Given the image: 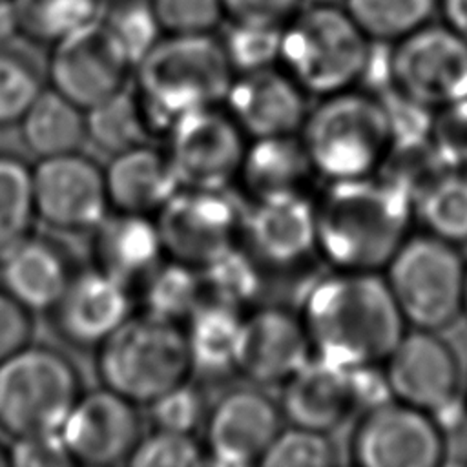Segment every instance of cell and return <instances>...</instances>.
<instances>
[{
  "label": "cell",
  "mask_w": 467,
  "mask_h": 467,
  "mask_svg": "<svg viewBox=\"0 0 467 467\" xmlns=\"http://www.w3.org/2000/svg\"><path fill=\"white\" fill-rule=\"evenodd\" d=\"M299 316L312 354L343 367L381 365L407 330L381 272L336 268L308 288Z\"/></svg>",
  "instance_id": "obj_1"
},
{
  "label": "cell",
  "mask_w": 467,
  "mask_h": 467,
  "mask_svg": "<svg viewBox=\"0 0 467 467\" xmlns=\"http://www.w3.org/2000/svg\"><path fill=\"white\" fill-rule=\"evenodd\" d=\"M314 213L316 250L337 270L381 272L414 223L412 197L378 173L328 181Z\"/></svg>",
  "instance_id": "obj_2"
},
{
  "label": "cell",
  "mask_w": 467,
  "mask_h": 467,
  "mask_svg": "<svg viewBox=\"0 0 467 467\" xmlns=\"http://www.w3.org/2000/svg\"><path fill=\"white\" fill-rule=\"evenodd\" d=\"M133 69L153 137H166L188 111L223 104L235 77L223 42L210 33L161 36Z\"/></svg>",
  "instance_id": "obj_3"
},
{
  "label": "cell",
  "mask_w": 467,
  "mask_h": 467,
  "mask_svg": "<svg viewBox=\"0 0 467 467\" xmlns=\"http://www.w3.org/2000/svg\"><path fill=\"white\" fill-rule=\"evenodd\" d=\"M299 137L316 175L328 181L378 173L394 142L383 100L354 88L321 97L308 109Z\"/></svg>",
  "instance_id": "obj_4"
},
{
  "label": "cell",
  "mask_w": 467,
  "mask_h": 467,
  "mask_svg": "<svg viewBox=\"0 0 467 467\" xmlns=\"http://www.w3.org/2000/svg\"><path fill=\"white\" fill-rule=\"evenodd\" d=\"M97 348L102 385L135 405H148L192 374L182 325L146 312L131 314Z\"/></svg>",
  "instance_id": "obj_5"
},
{
  "label": "cell",
  "mask_w": 467,
  "mask_h": 467,
  "mask_svg": "<svg viewBox=\"0 0 467 467\" xmlns=\"http://www.w3.org/2000/svg\"><path fill=\"white\" fill-rule=\"evenodd\" d=\"M372 40L339 5H312L283 26L285 71L305 93L325 97L359 84Z\"/></svg>",
  "instance_id": "obj_6"
},
{
  "label": "cell",
  "mask_w": 467,
  "mask_h": 467,
  "mask_svg": "<svg viewBox=\"0 0 467 467\" xmlns=\"http://www.w3.org/2000/svg\"><path fill=\"white\" fill-rule=\"evenodd\" d=\"M465 265L456 244L425 232L403 241L381 272L407 327L440 332L462 316Z\"/></svg>",
  "instance_id": "obj_7"
},
{
  "label": "cell",
  "mask_w": 467,
  "mask_h": 467,
  "mask_svg": "<svg viewBox=\"0 0 467 467\" xmlns=\"http://www.w3.org/2000/svg\"><path fill=\"white\" fill-rule=\"evenodd\" d=\"M80 394L73 363L29 343L0 361V429L11 438L58 432Z\"/></svg>",
  "instance_id": "obj_8"
},
{
  "label": "cell",
  "mask_w": 467,
  "mask_h": 467,
  "mask_svg": "<svg viewBox=\"0 0 467 467\" xmlns=\"http://www.w3.org/2000/svg\"><path fill=\"white\" fill-rule=\"evenodd\" d=\"M394 91L431 111L467 97V40L449 26H423L389 53Z\"/></svg>",
  "instance_id": "obj_9"
},
{
  "label": "cell",
  "mask_w": 467,
  "mask_h": 467,
  "mask_svg": "<svg viewBox=\"0 0 467 467\" xmlns=\"http://www.w3.org/2000/svg\"><path fill=\"white\" fill-rule=\"evenodd\" d=\"M224 190L179 188L153 215L164 255L202 268L241 237L239 202Z\"/></svg>",
  "instance_id": "obj_10"
},
{
  "label": "cell",
  "mask_w": 467,
  "mask_h": 467,
  "mask_svg": "<svg viewBox=\"0 0 467 467\" xmlns=\"http://www.w3.org/2000/svg\"><path fill=\"white\" fill-rule=\"evenodd\" d=\"M164 139L181 188L224 190L237 179L246 135L221 104L184 113Z\"/></svg>",
  "instance_id": "obj_11"
},
{
  "label": "cell",
  "mask_w": 467,
  "mask_h": 467,
  "mask_svg": "<svg viewBox=\"0 0 467 467\" xmlns=\"http://www.w3.org/2000/svg\"><path fill=\"white\" fill-rule=\"evenodd\" d=\"M445 456L441 423L398 400L361 412L350 440V458L361 467H438Z\"/></svg>",
  "instance_id": "obj_12"
},
{
  "label": "cell",
  "mask_w": 467,
  "mask_h": 467,
  "mask_svg": "<svg viewBox=\"0 0 467 467\" xmlns=\"http://www.w3.org/2000/svg\"><path fill=\"white\" fill-rule=\"evenodd\" d=\"M133 62L113 27L95 18L53 44L47 78L82 109L126 88Z\"/></svg>",
  "instance_id": "obj_13"
},
{
  "label": "cell",
  "mask_w": 467,
  "mask_h": 467,
  "mask_svg": "<svg viewBox=\"0 0 467 467\" xmlns=\"http://www.w3.org/2000/svg\"><path fill=\"white\" fill-rule=\"evenodd\" d=\"M381 368L392 400L425 410L438 421L462 398L460 359L436 330H405Z\"/></svg>",
  "instance_id": "obj_14"
},
{
  "label": "cell",
  "mask_w": 467,
  "mask_h": 467,
  "mask_svg": "<svg viewBox=\"0 0 467 467\" xmlns=\"http://www.w3.org/2000/svg\"><path fill=\"white\" fill-rule=\"evenodd\" d=\"M31 190L36 219L53 228H95L109 212L104 170L80 151L38 159Z\"/></svg>",
  "instance_id": "obj_15"
},
{
  "label": "cell",
  "mask_w": 467,
  "mask_h": 467,
  "mask_svg": "<svg viewBox=\"0 0 467 467\" xmlns=\"http://www.w3.org/2000/svg\"><path fill=\"white\" fill-rule=\"evenodd\" d=\"M135 407L133 401L104 385L82 392L60 429L73 463L89 467L128 463L142 436Z\"/></svg>",
  "instance_id": "obj_16"
},
{
  "label": "cell",
  "mask_w": 467,
  "mask_h": 467,
  "mask_svg": "<svg viewBox=\"0 0 467 467\" xmlns=\"http://www.w3.org/2000/svg\"><path fill=\"white\" fill-rule=\"evenodd\" d=\"M206 462L226 467L259 465L281 431V407L255 389L226 392L206 418Z\"/></svg>",
  "instance_id": "obj_17"
},
{
  "label": "cell",
  "mask_w": 467,
  "mask_h": 467,
  "mask_svg": "<svg viewBox=\"0 0 467 467\" xmlns=\"http://www.w3.org/2000/svg\"><path fill=\"white\" fill-rule=\"evenodd\" d=\"M223 104L250 139L299 133L308 113L303 88L274 66L235 75Z\"/></svg>",
  "instance_id": "obj_18"
},
{
  "label": "cell",
  "mask_w": 467,
  "mask_h": 467,
  "mask_svg": "<svg viewBox=\"0 0 467 467\" xmlns=\"http://www.w3.org/2000/svg\"><path fill=\"white\" fill-rule=\"evenodd\" d=\"M310 356L301 316L279 306L243 316L235 368L248 379L261 385L285 383Z\"/></svg>",
  "instance_id": "obj_19"
},
{
  "label": "cell",
  "mask_w": 467,
  "mask_h": 467,
  "mask_svg": "<svg viewBox=\"0 0 467 467\" xmlns=\"http://www.w3.org/2000/svg\"><path fill=\"white\" fill-rule=\"evenodd\" d=\"M51 310L66 341L99 347L131 316L130 286L93 266L71 275Z\"/></svg>",
  "instance_id": "obj_20"
},
{
  "label": "cell",
  "mask_w": 467,
  "mask_h": 467,
  "mask_svg": "<svg viewBox=\"0 0 467 467\" xmlns=\"http://www.w3.org/2000/svg\"><path fill=\"white\" fill-rule=\"evenodd\" d=\"M241 237L259 265H297L316 250L314 204L305 193L254 201L243 213Z\"/></svg>",
  "instance_id": "obj_21"
},
{
  "label": "cell",
  "mask_w": 467,
  "mask_h": 467,
  "mask_svg": "<svg viewBox=\"0 0 467 467\" xmlns=\"http://www.w3.org/2000/svg\"><path fill=\"white\" fill-rule=\"evenodd\" d=\"M279 407L290 425L328 434L358 412L350 367L312 354L283 383Z\"/></svg>",
  "instance_id": "obj_22"
},
{
  "label": "cell",
  "mask_w": 467,
  "mask_h": 467,
  "mask_svg": "<svg viewBox=\"0 0 467 467\" xmlns=\"http://www.w3.org/2000/svg\"><path fill=\"white\" fill-rule=\"evenodd\" d=\"M93 230L95 266L126 286L140 283L164 259L151 215L113 210Z\"/></svg>",
  "instance_id": "obj_23"
},
{
  "label": "cell",
  "mask_w": 467,
  "mask_h": 467,
  "mask_svg": "<svg viewBox=\"0 0 467 467\" xmlns=\"http://www.w3.org/2000/svg\"><path fill=\"white\" fill-rule=\"evenodd\" d=\"M109 210L155 215L181 188L164 150L140 144L111 155L104 170Z\"/></svg>",
  "instance_id": "obj_24"
},
{
  "label": "cell",
  "mask_w": 467,
  "mask_h": 467,
  "mask_svg": "<svg viewBox=\"0 0 467 467\" xmlns=\"http://www.w3.org/2000/svg\"><path fill=\"white\" fill-rule=\"evenodd\" d=\"M73 272L51 241L27 235L0 261L2 288L29 312L51 310Z\"/></svg>",
  "instance_id": "obj_25"
},
{
  "label": "cell",
  "mask_w": 467,
  "mask_h": 467,
  "mask_svg": "<svg viewBox=\"0 0 467 467\" xmlns=\"http://www.w3.org/2000/svg\"><path fill=\"white\" fill-rule=\"evenodd\" d=\"M314 175L316 170L299 133H292L252 139L237 179L254 201H261L301 195Z\"/></svg>",
  "instance_id": "obj_26"
},
{
  "label": "cell",
  "mask_w": 467,
  "mask_h": 467,
  "mask_svg": "<svg viewBox=\"0 0 467 467\" xmlns=\"http://www.w3.org/2000/svg\"><path fill=\"white\" fill-rule=\"evenodd\" d=\"M16 124L26 148L38 159L78 151L86 140L84 109L53 88H44Z\"/></svg>",
  "instance_id": "obj_27"
},
{
  "label": "cell",
  "mask_w": 467,
  "mask_h": 467,
  "mask_svg": "<svg viewBox=\"0 0 467 467\" xmlns=\"http://www.w3.org/2000/svg\"><path fill=\"white\" fill-rule=\"evenodd\" d=\"M241 308L204 297L182 323L192 370L223 374L235 368Z\"/></svg>",
  "instance_id": "obj_28"
},
{
  "label": "cell",
  "mask_w": 467,
  "mask_h": 467,
  "mask_svg": "<svg viewBox=\"0 0 467 467\" xmlns=\"http://www.w3.org/2000/svg\"><path fill=\"white\" fill-rule=\"evenodd\" d=\"M421 232L452 243H467V170L445 168L412 197Z\"/></svg>",
  "instance_id": "obj_29"
},
{
  "label": "cell",
  "mask_w": 467,
  "mask_h": 467,
  "mask_svg": "<svg viewBox=\"0 0 467 467\" xmlns=\"http://www.w3.org/2000/svg\"><path fill=\"white\" fill-rule=\"evenodd\" d=\"M86 139L100 151L117 155L153 139L137 91L126 88L84 109Z\"/></svg>",
  "instance_id": "obj_30"
},
{
  "label": "cell",
  "mask_w": 467,
  "mask_h": 467,
  "mask_svg": "<svg viewBox=\"0 0 467 467\" xmlns=\"http://www.w3.org/2000/svg\"><path fill=\"white\" fill-rule=\"evenodd\" d=\"M202 299L199 270L170 257L140 281L142 312L155 317L182 325Z\"/></svg>",
  "instance_id": "obj_31"
},
{
  "label": "cell",
  "mask_w": 467,
  "mask_h": 467,
  "mask_svg": "<svg viewBox=\"0 0 467 467\" xmlns=\"http://www.w3.org/2000/svg\"><path fill=\"white\" fill-rule=\"evenodd\" d=\"M16 35L27 42L55 44L99 18V0H9Z\"/></svg>",
  "instance_id": "obj_32"
},
{
  "label": "cell",
  "mask_w": 467,
  "mask_h": 467,
  "mask_svg": "<svg viewBox=\"0 0 467 467\" xmlns=\"http://www.w3.org/2000/svg\"><path fill=\"white\" fill-rule=\"evenodd\" d=\"M436 0H345V11L372 42H398L427 26Z\"/></svg>",
  "instance_id": "obj_33"
},
{
  "label": "cell",
  "mask_w": 467,
  "mask_h": 467,
  "mask_svg": "<svg viewBox=\"0 0 467 467\" xmlns=\"http://www.w3.org/2000/svg\"><path fill=\"white\" fill-rule=\"evenodd\" d=\"M35 219L31 168L0 153V261L31 235Z\"/></svg>",
  "instance_id": "obj_34"
},
{
  "label": "cell",
  "mask_w": 467,
  "mask_h": 467,
  "mask_svg": "<svg viewBox=\"0 0 467 467\" xmlns=\"http://www.w3.org/2000/svg\"><path fill=\"white\" fill-rule=\"evenodd\" d=\"M204 297L244 306L261 290V274L257 259L244 246H232L202 268H199Z\"/></svg>",
  "instance_id": "obj_35"
},
{
  "label": "cell",
  "mask_w": 467,
  "mask_h": 467,
  "mask_svg": "<svg viewBox=\"0 0 467 467\" xmlns=\"http://www.w3.org/2000/svg\"><path fill=\"white\" fill-rule=\"evenodd\" d=\"M44 88L31 53L11 38L0 40V126L16 124Z\"/></svg>",
  "instance_id": "obj_36"
},
{
  "label": "cell",
  "mask_w": 467,
  "mask_h": 467,
  "mask_svg": "<svg viewBox=\"0 0 467 467\" xmlns=\"http://www.w3.org/2000/svg\"><path fill=\"white\" fill-rule=\"evenodd\" d=\"M337 449L327 432L288 425L281 427L259 465L263 467H330L336 465Z\"/></svg>",
  "instance_id": "obj_37"
},
{
  "label": "cell",
  "mask_w": 467,
  "mask_h": 467,
  "mask_svg": "<svg viewBox=\"0 0 467 467\" xmlns=\"http://www.w3.org/2000/svg\"><path fill=\"white\" fill-rule=\"evenodd\" d=\"M445 166L438 159L427 137L398 139L392 142L378 175L405 190L410 197Z\"/></svg>",
  "instance_id": "obj_38"
},
{
  "label": "cell",
  "mask_w": 467,
  "mask_h": 467,
  "mask_svg": "<svg viewBox=\"0 0 467 467\" xmlns=\"http://www.w3.org/2000/svg\"><path fill=\"white\" fill-rule=\"evenodd\" d=\"M283 27L235 22L226 33L223 47L235 73L274 66L281 57Z\"/></svg>",
  "instance_id": "obj_39"
},
{
  "label": "cell",
  "mask_w": 467,
  "mask_h": 467,
  "mask_svg": "<svg viewBox=\"0 0 467 467\" xmlns=\"http://www.w3.org/2000/svg\"><path fill=\"white\" fill-rule=\"evenodd\" d=\"M206 463L204 447L188 432L153 429L142 434L128 465L133 467H195Z\"/></svg>",
  "instance_id": "obj_40"
},
{
  "label": "cell",
  "mask_w": 467,
  "mask_h": 467,
  "mask_svg": "<svg viewBox=\"0 0 467 467\" xmlns=\"http://www.w3.org/2000/svg\"><path fill=\"white\" fill-rule=\"evenodd\" d=\"M148 418L155 429L188 432L204 423V400L202 394L186 381L162 392L148 405Z\"/></svg>",
  "instance_id": "obj_41"
},
{
  "label": "cell",
  "mask_w": 467,
  "mask_h": 467,
  "mask_svg": "<svg viewBox=\"0 0 467 467\" xmlns=\"http://www.w3.org/2000/svg\"><path fill=\"white\" fill-rule=\"evenodd\" d=\"M427 139L445 168L467 170V97L432 111Z\"/></svg>",
  "instance_id": "obj_42"
},
{
  "label": "cell",
  "mask_w": 467,
  "mask_h": 467,
  "mask_svg": "<svg viewBox=\"0 0 467 467\" xmlns=\"http://www.w3.org/2000/svg\"><path fill=\"white\" fill-rule=\"evenodd\" d=\"M150 7L168 35L210 33L224 15L223 0H150Z\"/></svg>",
  "instance_id": "obj_43"
},
{
  "label": "cell",
  "mask_w": 467,
  "mask_h": 467,
  "mask_svg": "<svg viewBox=\"0 0 467 467\" xmlns=\"http://www.w3.org/2000/svg\"><path fill=\"white\" fill-rule=\"evenodd\" d=\"M106 22L113 27L120 42L124 44L130 58L135 64L153 47L161 38V26L148 4H126L120 5Z\"/></svg>",
  "instance_id": "obj_44"
},
{
  "label": "cell",
  "mask_w": 467,
  "mask_h": 467,
  "mask_svg": "<svg viewBox=\"0 0 467 467\" xmlns=\"http://www.w3.org/2000/svg\"><path fill=\"white\" fill-rule=\"evenodd\" d=\"M9 451V465L18 467H66L73 460L58 432L29 434L13 438Z\"/></svg>",
  "instance_id": "obj_45"
},
{
  "label": "cell",
  "mask_w": 467,
  "mask_h": 467,
  "mask_svg": "<svg viewBox=\"0 0 467 467\" xmlns=\"http://www.w3.org/2000/svg\"><path fill=\"white\" fill-rule=\"evenodd\" d=\"M31 312L0 286V361L31 343Z\"/></svg>",
  "instance_id": "obj_46"
},
{
  "label": "cell",
  "mask_w": 467,
  "mask_h": 467,
  "mask_svg": "<svg viewBox=\"0 0 467 467\" xmlns=\"http://www.w3.org/2000/svg\"><path fill=\"white\" fill-rule=\"evenodd\" d=\"M301 0H223L224 13L234 22L279 26L288 22Z\"/></svg>",
  "instance_id": "obj_47"
},
{
  "label": "cell",
  "mask_w": 467,
  "mask_h": 467,
  "mask_svg": "<svg viewBox=\"0 0 467 467\" xmlns=\"http://www.w3.org/2000/svg\"><path fill=\"white\" fill-rule=\"evenodd\" d=\"M445 26L467 40V0H440Z\"/></svg>",
  "instance_id": "obj_48"
},
{
  "label": "cell",
  "mask_w": 467,
  "mask_h": 467,
  "mask_svg": "<svg viewBox=\"0 0 467 467\" xmlns=\"http://www.w3.org/2000/svg\"><path fill=\"white\" fill-rule=\"evenodd\" d=\"M462 316L467 319V265H465V277H463V290H462Z\"/></svg>",
  "instance_id": "obj_49"
},
{
  "label": "cell",
  "mask_w": 467,
  "mask_h": 467,
  "mask_svg": "<svg viewBox=\"0 0 467 467\" xmlns=\"http://www.w3.org/2000/svg\"><path fill=\"white\" fill-rule=\"evenodd\" d=\"M306 2L312 5H339V2H345V0H306Z\"/></svg>",
  "instance_id": "obj_50"
},
{
  "label": "cell",
  "mask_w": 467,
  "mask_h": 467,
  "mask_svg": "<svg viewBox=\"0 0 467 467\" xmlns=\"http://www.w3.org/2000/svg\"><path fill=\"white\" fill-rule=\"evenodd\" d=\"M0 465H9V451L0 445Z\"/></svg>",
  "instance_id": "obj_51"
},
{
  "label": "cell",
  "mask_w": 467,
  "mask_h": 467,
  "mask_svg": "<svg viewBox=\"0 0 467 467\" xmlns=\"http://www.w3.org/2000/svg\"><path fill=\"white\" fill-rule=\"evenodd\" d=\"M463 403H465V409H467V379H465V385H463Z\"/></svg>",
  "instance_id": "obj_52"
},
{
  "label": "cell",
  "mask_w": 467,
  "mask_h": 467,
  "mask_svg": "<svg viewBox=\"0 0 467 467\" xmlns=\"http://www.w3.org/2000/svg\"><path fill=\"white\" fill-rule=\"evenodd\" d=\"M0 2H5V0H0Z\"/></svg>",
  "instance_id": "obj_53"
}]
</instances>
